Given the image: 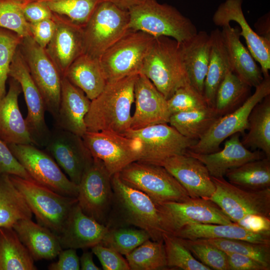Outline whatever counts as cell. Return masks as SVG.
Returning <instances> with one entry per match:
<instances>
[{"label":"cell","mask_w":270,"mask_h":270,"mask_svg":"<svg viewBox=\"0 0 270 270\" xmlns=\"http://www.w3.org/2000/svg\"><path fill=\"white\" fill-rule=\"evenodd\" d=\"M44 146L68 178L78 186L94 159L82 137L55 128Z\"/></svg>","instance_id":"17"},{"label":"cell","mask_w":270,"mask_h":270,"mask_svg":"<svg viewBox=\"0 0 270 270\" xmlns=\"http://www.w3.org/2000/svg\"><path fill=\"white\" fill-rule=\"evenodd\" d=\"M124 136L140 140L142 148L138 161L160 166L170 157L185 154L197 142L184 136L167 123L130 129Z\"/></svg>","instance_id":"15"},{"label":"cell","mask_w":270,"mask_h":270,"mask_svg":"<svg viewBox=\"0 0 270 270\" xmlns=\"http://www.w3.org/2000/svg\"><path fill=\"white\" fill-rule=\"evenodd\" d=\"M110 226L86 214L78 203L58 236L62 249H84L100 244Z\"/></svg>","instance_id":"24"},{"label":"cell","mask_w":270,"mask_h":270,"mask_svg":"<svg viewBox=\"0 0 270 270\" xmlns=\"http://www.w3.org/2000/svg\"><path fill=\"white\" fill-rule=\"evenodd\" d=\"M211 177L216 190L208 199L216 204L232 222L238 223L250 215L270 218V188L247 190L224 178Z\"/></svg>","instance_id":"10"},{"label":"cell","mask_w":270,"mask_h":270,"mask_svg":"<svg viewBox=\"0 0 270 270\" xmlns=\"http://www.w3.org/2000/svg\"><path fill=\"white\" fill-rule=\"evenodd\" d=\"M138 74L107 83L102 91L91 100L84 119L87 131H108L124 136L130 130L131 109Z\"/></svg>","instance_id":"1"},{"label":"cell","mask_w":270,"mask_h":270,"mask_svg":"<svg viewBox=\"0 0 270 270\" xmlns=\"http://www.w3.org/2000/svg\"><path fill=\"white\" fill-rule=\"evenodd\" d=\"M248 132L242 140L246 147L262 150L270 159V96L265 97L252 110L248 117Z\"/></svg>","instance_id":"36"},{"label":"cell","mask_w":270,"mask_h":270,"mask_svg":"<svg viewBox=\"0 0 270 270\" xmlns=\"http://www.w3.org/2000/svg\"><path fill=\"white\" fill-rule=\"evenodd\" d=\"M149 239L148 234L140 228L110 226L100 244L126 256Z\"/></svg>","instance_id":"40"},{"label":"cell","mask_w":270,"mask_h":270,"mask_svg":"<svg viewBox=\"0 0 270 270\" xmlns=\"http://www.w3.org/2000/svg\"><path fill=\"white\" fill-rule=\"evenodd\" d=\"M90 102L82 90L62 76L56 128L82 137L87 131L84 119Z\"/></svg>","instance_id":"25"},{"label":"cell","mask_w":270,"mask_h":270,"mask_svg":"<svg viewBox=\"0 0 270 270\" xmlns=\"http://www.w3.org/2000/svg\"><path fill=\"white\" fill-rule=\"evenodd\" d=\"M130 28L154 38L166 36L182 43L197 34L196 26L175 7L144 0L129 10Z\"/></svg>","instance_id":"4"},{"label":"cell","mask_w":270,"mask_h":270,"mask_svg":"<svg viewBox=\"0 0 270 270\" xmlns=\"http://www.w3.org/2000/svg\"><path fill=\"white\" fill-rule=\"evenodd\" d=\"M114 204L124 222L146 231L153 240L166 234L163 213L158 204L143 192L125 184L118 173L112 176Z\"/></svg>","instance_id":"3"},{"label":"cell","mask_w":270,"mask_h":270,"mask_svg":"<svg viewBox=\"0 0 270 270\" xmlns=\"http://www.w3.org/2000/svg\"><path fill=\"white\" fill-rule=\"evenodd\" d=\"M108 1L120 8L129 10L134 6L140 4L144 0H106Z\"/></svg>","instance_id":"57"},{"label":"cell","mask_w":270,"mask_h":270,"mask_svg":"<svg viewBox=\"0 0 270 270\" xmlns=\"http://www.w3.org/2000/svg\"><path fill=\"white\" fill-rule=\"evenodd\" d=\"M240 133L230 136L224 142L222 150L206 154H198L188 150L185 154L200 161L207 168L211 176L224 178L226 173L232 169L252 160L266 156L262 151L252 152L242 144Z\"/></svg>","instance_id":"23"},{"label":"cell","mask_w":270,"mask_h":270,"mask_svg":"<svg viewBox=\"0 0 270 270\" xmlns=\"http://www.w3.org/2000/svg\"><path fill=\"white\" fill-rule=\"evenodd\" d=\"M34 261L14 229L0 226V270H36Z\"/></svg>","instance_id":"33"},{"label":"cell","mask_w":270,"mask_h":270,"mask_svg":"<svg viewBox=\"0 0 270 270\" xmlns=\"http://www.w3.org/2000/svg\"><path fill=\"white\" fill-rule=\"evenodd\" d=\"M82 138L92 156L102 162L111 176L140 159L142 144L138 138L108 131H86Z\"/></svg>","instance_id":"14"},{"label":"cell","mask_w":270,"mask_h":270,"mask_svg":"<svg viewBox=\"0 0 270 270\" xmlns=\"http://www.w3.org/2000/svg\"><path fill=\"white\" fill-rule=\"evenodd\" d=\"M30 0H0V28L14 32L23 38L32 36L30 24L23 8Z\"/></svg>","instance_id":"44"},{"label":"cell","mask_w":270,"mask_h":270,"mask_svg":"<svg viewBox=\"0 0 270 270\" xmlns=\"http://www.w3.org/2000/svg\"><path fill=\"white\" fill-rule=\"evenodd\" d=\"M0 174L14 175L34 180L17 160L8 144L0 138Z\"/></svg>","instance_id":"49"},{"label":"cell","mask_w":270,"mask_h":270,"mask_svg":"<svg viewBox=\"0 0 270 270\" xmlns=\"http://www.w3.org/2000/svg\"><path fill=\"white\" fill-rule=\"evenodd\" d=\"M12 228L34 260H53L62 250L58 235L31 219L19 220Z\"/></svg>","instance_id":"28"},{"label":"cell","mask_w":270,"mask_h":270,"mask_svg":"<svg viewBox=\"0 0 270 270\" xmlns=\"http://www.w3.org/2000/svg\"><path fill=\"white\" fill-rule=\"evenodd\" d=\"M204 240L225 252H234L246 256L270 268V244L228 238Z\"/></svg>","instance_id":"43"},{"label":"cell","mask_w":270,"mask_h":270,"mask_svg":"<svg viewBox=\"0 0 270 270\" xmlns=\"http://www.w3.org/2000/svg\"><path fill=\"white\" fill-rule=\"evenodd\" d=\"M92 252L99 260L104 270H130L126 259L116 250L101 244L91 248Z\"/></svg>","instance_id":"48"},{"label":"cell","mask_w":270,"mask_h":270,"mask_svg":"<svg viewBox=\"0 0 270 270\" xmlns=\"http://www.w3.org/2000/svg\"><path fill=\"white\" fill-rule=\"evenodd\" d=\"M140 73L146 76L166 100L179 88L190 84L180 44L168 36L154 38Z\"/></svg>","instance_id":"2"},{"label":"cell","mask_w":270,"mask_h":270,"mask_svg":"<svg viewBox=\"0 0 270 270\" xmlns=\"http://www.w3.org/2000/svg\"><path fill=\"white\" fill-rule=\"evenodd\" d=\"M270 95V77L264 78L242 105L234 111L220 116L206 134L188 150L198 154H206L220 150V146L236 133H243L248 128V117L254 108Z\"/></svg>","instance_id":"9"},{"label":"cell","mask_w":270,"mask_h":270,"mask_svg":"<svg viewBox=\"0 0 270 270\" xmlns=\"http://www.w3.org/2000/svg\"><path fill=\"white\" fill-rule=\"evenodd\" d=\"M243 0H226L218 7L212 20L217 26L222 27L234 21L240 26V36L245 40L250 53L260 64L264 78L269 77L270 69V40L258 35L250 28L242 10Z\"/></svg>","instance_id":"19"},{"label":"cell","mask_w":270,"mask_h":270,"mask_svg":"<svg viewBox=\"0 0 270 270\" xmlns=\"http://www.w3.org/2000/svg\"><path fill=\"white\" fill-rule=\"evenodd\" d=\"M256 32L260 36L270 40V14L267 13L260 18L254 25Z\"/></svg>","instance_id":"55"},{"label":"cell","mask_w":270,"mask_h":270,"mask_svg":"<svg viewBox=\"0 0 270 270\" xmlns=\"http://www.w3.org/2000/svg\"><path fill=\"white\" fill-rule=\"evenodd\" d=\"M80 269L82 270H100L93 260V253L91 252H84L80 258Z\"/></svg>","instance_id":"56"},{"label":"cell","mask_w":270,"mask_h":270,"mask_svg":"<svg viewBox=\"0 0 270 270\" xmlns=\"http://www.w3.org/2000/svg\"><path fill=\"white\" fill-rule=\"evenodd\" d=\"M126 256L132 270H157L167 267L163 240H148Z\"/></svg>","instance_id":"39"},{"label":"cell","mask_w":270,"mask_h":270,"mask_svg":"<svg viewBox=\"0 0 270 270\" xmlns=\"http://www.w3.org/2000/svg\"><path fill=\"white\" fill-rule=\"evenodd\" d=\"M56 23L54 18L30 24L31 36L42 48H46L55 31Z\"/></svg>","instance_id":"50"},{"label":"cell","mask_w":270,"mask_h":270,"mask_svg":"<svg viewBox=\"0 0 270 270\" xmlns=\"http://www.w3.org/2000/svg\"><path fill=\"white\" fill-rule=\"evenodd\" d=\"M158 205L164 216L166 233L172 235L191 223L232 222L216 204L208 198H190L183 202H168Z\"/></svg>","instance_id":"18"},{"label":"cell","mask_w":270,"mask_h":270,"mask_svg":"<svg viewBox=\"0 0 270 270\" xmlns=\"http://www.w3.org/2000/svg\"><path fill=\"white\" fill-rule=\"evenodd\" d=\"M229 270H270L262 262L249 256L234 252H226Z\"/></svg>","instance_id":"52"},{"label":"cell","mask_w":270,"mask_h":270,"mask_svg":"<svg viewBox=\"0 0 270 270\" xmlns=\"http://www.w3.org/2000/svg\"><path fill=\"white\" fill-rule=\"evenodd\" d=\"M167 266L184 270H210L208 266L198 261L180 238L174 235L164 234Z\"/></svg>","instance_id":"42"},{"label":"cell","mask_w":270,"mask_h":270,"mask_svg":"<svg viewBox=\"0 0 270 270\" xmlns=\"http://www.w3.org/2000/svg\"><path fill=\"white\" fill-rule=\"evenodd\" d=\"M222 28L232 72L250 86L256 88L262 81L264 76L260 68L241 42L240 29L231 26L230 24Z\"/></svg>","instance_id":"27"},{"label":"cell","mask_w":270,"mask_h":270,"mask_svg":"<svg viewBox=\"0 0 270 270\" xmlns=\"http://www.w3.org/2000/svg\"><path fill=\"white\" fill-rule=\"evenodd\" d=\"M174 236L192 240L228 238L270 244V231L256 232L234 222L228 224L191 223L181 228Z\"/></svg>","instance_id":"29"},{"label":"cell","mask_w":270,"mask_h":270,"mask_svg":"<svg viewBox=\"0 0 270 270\" xmlns=\"http://www.w3.org/2000/svg\"><path fill=\"white\" fill-rule=\"evenodd\" d=\"M134 102L136 106L132 116L131 130L169 122L170 114L167 100L152 82L140 72L135 82Z\"/></svg>","instance_id":"20"},{"label":"cell","mask_w":270,"mask_h":270,"mask_svg":"<svg viewBox=\"0 0 270 270\" xmlns=\"http://www.w3.org/2000/svg\"><path fill=\"white\" fill-rule=\"evenodd\" d=\"M220 116L214 107L208 106L172 114L168 123L184 136L198 141L206 134Z\"/></svg>","instance_id":"35"},{"label":"cell","mask_w":270,"mask_h":270,"mask_svg":"<svg viewBox=\"0 0 270 270\" xmlns=\"http://www.w3.org/2000/svg\"><path fill=\"white\" fill-rule=\"evenodd\" d=\"M57 262L51 263L48 267L49 270H79L80 258L76 249H62L59 253Z\"/></svg>","instance_id":"53"},{"label":"cell","mask_w":270,"mask_h":270,"mask_svg":"<svg viewBox=\"0 0 270 270\" xmlns=\"http://www.w3.org/2000/svg\"><path fill=\"white\" fill-rule=\"evenodd\" d=\"M154 38L130 30L108 48L98 59L107 83L140 73Z\"/></svg>","instance_id":"8"},{"label":"cell","mask_w":270,"mask_h":270,"mask_svg":"<svg viewBox=\"0 0 270 270\" xmlns=\"http://www.w3.org/2000/svg\"><path fill=\"white\" fill-rule=\"evenodd\" d=\"M32 213L10 175L0 174V226L12 227L18 220L31 219Z\"/></svg>","instance_id":"34"},{"label":"cell","mask_w":270,"mask_h":270,"mask_svg":"<svg viewBox=\"0 0 270 270\" xmlns=\"http://www.w3.org/2000/svg\"><path fill=\"white\" fill-rule=\"evenodd\" d=\"M118 174L125 184L146 194L156 204L183 202L190 198L184 187L162 166L136 161Z\"/></svg>","instance_id":"7"},{"label":"cell","mask_w":270,"mask_h":270,"mask_svg":"<svg viewBox=\"0 0 270 270\" xmlns=\"http://www.w3.org/2000/svg\"><path fill=\"white\" fill-rule=\"evenodd\" d=\"M210 34V54L203 94L207 105L214 107L218 88L228 72L232 70V68L221 30L216 28L212 30Z\"/></svg>","instance_id":"32"},{"label":"cell","mask_w":270,"mask_h":270,"mask_svg":"<svg viewBox=\"0 0 270 270\" xmlns=\"http://www.w3.org/2000/svg\"><path fill=\"white\" fill-rule=\"evenodd\" d=\"M82 27L84 54L98 60L130 30L129 12L104 0Z\"/></svg>","instance_id":"6"},{"label":"cell","mask_w":270,"mask_h":270,"mask_svg":"<svg viewBox=\"0 0 270 270\" xmlns=\"http://www.w3.org/2000/svg\"><path fill=\"white\" fill-rule=\"evenodd\" d=\"M112 176L102 162L94 158L78 185L76 197L86 214L106 225L114 204Z\"/></svg>","instance_id":"13"},{"label":"cell","mask_w":270,"mask_h":270,"mask_svg":"<svg viewBox=\"0 0 270 270\" xmlns=\"http://www.w3.org/2000/svg\"><path fill=\"white\" fill-rule=\"evenodd\" d=\"M184 187L190 198H208L216 187L206 166L186 154L170 157L160 164Z\"/></svg>","instance_id":"21"},{"label":"cell","mask_w":270,"mask_h":270,"mask_svg":"<svg viewBox=\"0 0 270 270\" xmlns=\"http://www.w3.org/2000/svg\"><path fill=\"white\" fill-rule=\"evenodd\" d=\"M19 48L42 94L46 110L55 120L60 106L62 76L45 48L40 46L32 36L23 38Z\"/></svg>","instance_id":"12"},{"label":"cell","mask_w":270,"mask_h":270,"mask_svg":"<svg viewBox=\"0 0 270 270\" xmlns=\"http://www.w3.org/2000/svg\"><path fill=\"white\" fill-rule=\"evenodd\" d=\"M8 76L17 81L21 87L28 109L25 120L34 145L44 146L50 132L45 120V102L19 47L12 61Z\"/></svg>","instance_id":"16"},{"label":"cell","mask_w":270,"mask_h":270,"mask_svg":"<svg viewBox=\"0 0 270 270\" xmlns=\"http://www.w3.org/2000/svg\"><path fill=\"white\" fill-rule=\"evenodd\" d=\"M180 44L190 84L204 96L210 54V34L202 30Z\"/></svg>","instance_id":"30"},{"label":"cell","mask_w":270,"mask_h":270,"mask_svg":"<svg viewBox=\"0 0 270 270\" xmlns=\"http://www.w3.org/2000/svg\"><path fill=\"white\" fill-rule=\"evenodd\" d=\"M7 144L34 181L59 194L76 198L78 186L68 178L46 151L30 144Z\"/></svg>","instance_id":"11"},{"label":"cell","mask_w":270,"mask_h":270,"mask_svg":"<svg viewBox=\"0 0 270 270\" xmlns=\"http://www.w3.org/2000/svg\"><path fill=\"white\" fill-rule=\"evenodd\" d=\"M182 243L204 265L211 269L229 270L226 253L204 239L178 238Z\"/></svg>","instance_id":"45"},{"label":"cell","mask_w":270,"mask_h":270,"mask_svg":"<svg viewBox=\"0 0 270 270\" xmlns=\"http://www.w3.org/2000/svg\"><path fill=\"white\" fill-rule=\"evenodd\" d=\"M90 100L104 89L107 82L99 60L82 54L70 66L64 75Z\"/></svg>","instance_id":"31"},{"label":"cell","mask_w":270,"mask_h":270,"mask_svg":"<svg viewBox=\"0 0 270 270\" xmlns=\"http://www.w3.org/2000/svg\"><path fill=\"white\" fill-rule=\"evenodd\" d=\"M56 26L45 50L62 76L71 64L84 54L82 26L54 13Z\"/></svg>","instance_id":"22"},{"label":"cell","mask_w":270,"mask_h":270,"mask_svg":"<svg viewBox=\"0 0 270 270\" xmlns=\"http://www.w3.org/2000/svg\"><path fill=\"white\" fill-rule=\"evenodd\" d=\"M170 116L172 114L202 108L208 106L204 96L190 84L178 89L167 100Z\"/></svg>","instance_id":"47"},{"label":"cell","mask_w":270,"mask_h":270,"mask_svg":"<svg viewBox=\"0 0 270 270\" xmlns=\"http://www.w3.org/2000/svg\"><path fill=\"white\" fill-rule=\"evenodd\" d=\"M23 12L29 24L52 18L54 12L44 2L38 0H30L24 6Z\"/></svg>","instance_id":"51"},{"label":"cell","mask_w":270,"mask_h":270,"mask_svg":"<svg viewBox=\"0 0 270 270\" xmlns=\"http://www.w3.org/2000/svg\"><path fill=\"white\" fill-rule=\"evenodd\" d=\"M250 88L232 70L228 72L215 97L214 108L218 114L223 116L242 105L249 96Z\"/></svg>","instance_id":"38"},{"label":"cell","mask_w":270,"mask_h":270,"mask_svg":"<svg viewBox=\"0 0 270 270\" xmlns=\"http://www.w3.org/2000/svg\"><path fill=\"white\" fill-rule=\"evenodd\" d=\"M56 14L81 26L89 20L98 6L106 0H38Z\"/></svg>","instance_id":"41"},{"label":"cell","mask_w":270,"mask_h":270,"mask_svg":"<svg viewBox=\"0 0 270 270\" xmlns=\"http://www.w3.org/2000/svg\"><path fill=\"white\" fill-rule=\"evenodd\" d=\"M10 177L34 214L38 224L58 236L78 203L77 198L59 194L34 180L14 175Z\"/></svg>","instance_id":"5"},{"label":"cell","mask_w":270,"mask_h":270,"mask_svg":"<svg viewBox=\"0 0 270 270\" xmlns=\"http://www.w3.org/2000/svg\"><path fill=\"white\" fill-rule=\"evenodd\" d=\"M22 39L14 32L0 28V101L6 93L10 66Z\"/></svg>","instance_id":"46"},{"label":"cell","mask_w":270,"mask_h":270,"mask_svg":"<svg viewBox=\"0 0 270 270\" xmlns=\"http://www.w3.org/2000/svg\"><path fill=\"white\" fill-rule=\"evenodd\" d=\"M236 224L256 232L270 231V218L260 216H248Z\"/></svg>","instance_id":"54"},{"label":"cell","mask_w":270,"mask_h":270,"mask_svg":"<svg viewBox=\"0 0 270 270\" xmlns=\"http://www.w3.org/2000/svg\"><path fill=\"white\" fill-rule=\"evenodd\" d=\"M21 92L18 82L11 78L8 91L0 101V138L7 144L34 145L19 108Z\"/></svg>","instance_id":"26"},{"label":"cell","mask_w":270,"mask_h":270,"mask_svg":"<svg viewBox=\"0 0 270 270\" xmlns=\"http://www.w3.org/2000/svg\"><path fill=\"white\" fill-rule=\"evenodd\" d=\"M225 176L232 184L247 190H260L270 188V159L247 162L229 170Z\"/></svg>","instance_id":"37"}]
</instances>
